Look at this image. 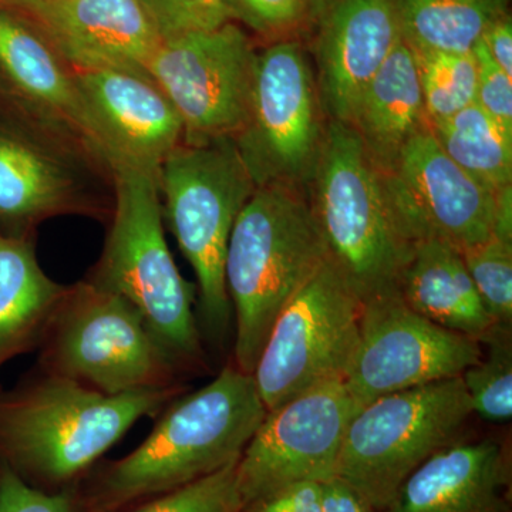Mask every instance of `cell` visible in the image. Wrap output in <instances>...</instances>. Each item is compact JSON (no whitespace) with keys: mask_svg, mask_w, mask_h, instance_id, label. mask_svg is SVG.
<instances>
[{"mask_svg":"<svg viewBox=\"0 0 512 512\" xmlns=\"http://www.w3.org/2000/svg\"><path fill=\"white\" fill-rule=\"evenodd\" d=\"M265 414L252 376L224 367L207 386L175 397L136 450L103 468L84 510L113 512L235 463Z\"/></svg>","mask_w":512,"mask_h":512,"instance_id":"obj_1","label":"cell"},{"mask_svg":"<svg viewBox=\"0 0 512 512\" xmlns=\"http://www.w3.org/2000/svg\"><path fill=\"white\" fill-rule=\"evenodd\" d=\"M183 393L174 386L113 396L39 372L15 389L0 387V461L26 483H66Z\"/></svg>","mask_w":512,"mask_h":512,"instance_id":"obj_2","label":"cell"},{"mask_svg":"<svg viewBox=\"0 0 512 512\" xmlns=\"http://www.w3.org/2000/svg\"><path fill=\"white\" fill-rule=\"evenodd\" d=\"M326 259L308 191L256 187L235 221L225 258L234 366L242 373L252 375L279 313Z\"/></svg>","mask_w":512,"mask_h":512,"instance_id":"obj_3","label":"cell"},{"mask_svg":"<svg viewBox=\"0 0 512 512\" xmlns=\"http://www.w3.org/2000/svg\"><path fill=\"white\" fill-rule=\"evenodd\" d=\"M308 197L326 258L359 301L399 293L414 244L394 214L382 171L349 124L328 119Z\"/></svg>","mask_w":512,"mask_h":512,"instance_id":"obj_4","label":"cell"},{"mask_svg":"<svg viewBox=\"0 0 512 512\" xmlns=\"http://www.w3.org/2000/svg\"><path fill=\"white\" fill-rule=\"evenodd\" d=\"M111 174L116 208L90 282L127 299L181 370L198 366L194 286L181 276L164 237L158 178L128 165L111 168Z\"/></svg>","mask_w":512,"mask_h":512,"instance_id":"obj_5","label":"cell"},{"mask_svg":"<svg viewBox=\"0 0 512 512\" xmlns=\"http://www.w3.org/2000/svg\"><path fill=\"white\" fill-rule=\"evenodd\" d=\"M40 372L106 394L180 386V366L123 296L82 282L66 288L39 346Z\"/></svg>","mask_w":512,"mask_h":512,"instance_id":"obj_6","label":"cell"},{"mask_svg":"<svg viewBox=\"0 0 512 512\" xmlns=\"http://www.w3.org/2000/svg\"><path fill=\"white\" fill-rule=\"evenodd\" d=\"M163 214L197 276L205 325L222 335L231 316L225 258L239 212L256 185L232 138L175 148L158 175Z\"/></svg>","mask_w":512,"mask_h":512,"instance_id":"obj_7","label":"cell"},{"mask_svg":"<svg viewBox=\"0 0 512 512\" xmlns=\"http://www.w3.org/2000/svg\"><path fill=\"white\" fill-rule=\"evenodd\" d=\"M473 414L461 377L377 397L350 420L335 477L380 511L417 467L460 441Z\"/></svg>","mask_w":512,"mask_h":512,"instance_id":"obj_8","label":"cell"},{"mask_svg":"<svg viewBox=\"0 0 512 512\" xmlns=\"http://www.w3.org/2000/svg\"><path fill=\"white\" fill-rule=\"evenodd\" d=\"M328 117L301 39L269 43L256 56L247 123L234 138L256 187L308 191L325 141Z\"/></svg>","mask_w":512,"mask_h":512,"instance_id":"obj_9","label":"cell"},{"mask_svg":"<svg viewBox=\"0 0 512 512\" xmlns=\"http://www.w3.org/2000/svg\"><path fill=\"white\" fill-rule=\"evenodd\" d=\"M362 308L326 259L279 313L252 372L266 412L319 384L345 379Z\"/></svg>","mask_w":512,"mask_h":512,"instance_id":"obj_10","label":"cell"},{"mask_svg":"<svg viewBox=\"0 0 512 512\" xmlns=\"http://www.w3.org/2000/svg\"><path fill=\"white\" fill-rule=\"evenodd\" d=\"M256 56L251 39L235 22L158 46L147 74L183 121V143L238 136L248 120Z\"/></svg>","mask_w":512,"mask_h":512,"instance_id":"obj_11","label":"cell"},{"mask_svg":"<svg viewBox=\"0 0 512 512\" xmlns=\"http://www.w3.org/2000/svg\"><path fill=\"white\" fill-rule=\"evenodd\" d=\"M360 407L345 382L335 380L268 410L237 463L242 511L288 485L335 477L343 437Z\"/></svg>","mask_w":512,"mask_h":512,"instance_id":"obj_12","label":"cell"},{"mask_svg":"<svg viewBox=\"0 0 512 512\" xmlns=\"http://www.w3.org/2000/svg\"><path fill=\"white\" fill-rule=\"evenodd\" d=\"M483 343L410 309L399 293L363 303L359 342L345 382L360 406L386 394L460 377Z\"/></svg>","mask_w":512,"mask_h":512,"instance_id":"obj_13","label":"cell"},{"mask_svg":"<svg viewBox=\"0 0 512 512\" xmlns=\"http://www.w3.org/2000/svg\"><path fill=\"white\" fill-rule=\"evenodd\" d=\"M382 173L394 214L413 244L440 241L464 251L493 235L501 194L448 158L429 120Z\"/></svg>","mask_w":512,"mask_h":512,"instance_id":"obj_14","label":"cell"},{"mask_svg":"<svg viewBox=\"0 0 512 512\" xmlns=\"http://www.w3.org/2000/svg\"><path fill=\"white\" fill-rule=\"evenodd\" d=\"M0 94L46 136L107 165L73 70L36 26L5 9H0Z\"/></svg>","mask_w":512,"mask_h":512,"instance_id":"obj_15","label":"cell"},{"mask_svg":"<svg viewBox=\"0 0 512 512\" xmlns=\"http://www.w3.org/2000/svg\"><path fill=\"white\" fill-rule=\"evenodd\" d=\"M107 153V167L128 165L158 178L183 143V121L146 74L99 69L73 72Z\"/></svg>","mask_w":512,"mask_h":512,"instance_id":"obj_16","label":"cell"},{"mask_svg":"<svg viewBox=\"0 0 512 512\" xmlns=\"http://www.w3.org/2000/svg\"><path fill=\"white\" fill-rule=\"evenodd\" d=\"M316 82L329 120L349 124L357 101L402 40L394 0H320Z\"/></svg>","mask_w":512,"mask_h":512,"instance_id":"obj_17","label":"cell"},{"mask_svg":"<svg viewBox=\"0 0 512 512\" xmlns=\"http://www.w3.org/2000/svg\"><path fill=\"white\" fill-rule=\"evenodd\" d=\"M20 8L73 72L148 76L147 64L163 43L138 0H43Z\"/></svg>","mask_w":512,"mask_h":512,"instance_id":"obj_18","label":"cell"},{"mask_svg":"<svg viewBox=\"0 0 512 512\" xmlns=\"http://www.w3.org/2000/svg\"><path fill=\"white\" fill-rule=\"evenodd\" d=\"M507 483L497 440L457 441L417 467L377 512H507Z\"/></svg>","mask_w":512,"mask_h":512,"instance_id":"obj_19","label":"cell"},{"mask_svg":"<svg viewBox=\"0 0 512 512\" xmlns=\"http://www.w3.org/2000/svg\"><path fill=\"white\" fill-rule=\"evenodd\" d=\"M77 174L72 161L50 141L0 127V224L5 235L26 232L45 218L73 211Z\"/></svg>","mask_w":512,"mask_h":512,"instance_id":"obj_20","label":"cell"},{"mask_svg":"<svg viewBox=\"0 0 512 512\" xmlns=\"http://www.w3.org/2000/svg\"><path fill=\"white\" fill-rule=\"evenodd\" d=\"M426 124L416 60L402 39L363 90L349 126L373 163L387 171L407 141Z\"/></svg>","mask_w":512,"mask_h":512,"instance_id":"obj_21","label":"cell"},{"mask_svg":"<svg viewBox=\"0 0 512 512\" xmlns=\"http://www.w3.org/2000/svg\"><path fill=\"white\" fill-rule=\"evenodd\" d=\"M399 296L424 318L471 338H483L495 325L480 301L463 254L446 242L414 244Z\"/></svg>","mask_w":512,"mask_h":512,"instance_id":"obj_22","label":"cell"},{"mask_svg":"<svg viewBox=\"0 0 512 512\" xmlns=\"http://www.w3.org/2000/svg\"><path fill=\"white\" fill-rule=\"evenodd\" d=\"M66 288L45 274L28 238L0 232V369L39 349Z\"/></svg>","mask_w":512,"mask_h":512,"instance_id":"obj_23","label":"cell"},{"mask_svg":"<svg viewBox=\"0 0 512 512\" xmlns=\"http://www.w3.org/2000/svg\"><path fill=\"white\" fill-rule=\"evenodd\" d=\"M511 0H394L400 35L414 52H473Z\"/></svg>","mask_w":512,"mask_h":512,"instance_id":"obj_24","label":"cell"},{"mask_svg":"<svg viewBox=\"0 0 512 512\" xmlns=\"http://www.w3.org/2000/svg\"><path fill=\"white\" fill-rule=\"evenodd\" d=\"M429 126L441 150L478 184L495 194L512 188V134L476 103Z\"/></svg>","mask_w":512,"mask_h":512,"instance_id":"obj_25","label":"cell"},{"mask_svg":"<svg viewBox=\"0 0 512 512\" xmlns=\"http://www.w3.org/2000/svg\"><path fill=\"white\" fill-rule=\"evenodd\" d=\"M483 356L461 375L473 413L494 424L512 417L511 326L494 325L480 339Z\"/></svg>","mask_w":512,"mask_h":512,"instance_id":"obj_26","label":"cell"},{"mask_svg":"<svg viewBox=\"0 0 512 512\" xmlns=\"http://www.w3.org/2000/svg\"><path fill=\"white\" fill-rule=\"evenodd\" d=\"M427 120L454 116L476 101L478 67L473 52H414Z\"/></svg>","mask_w":512,"mask_h":512,"instance_id":"obj_27","label":"cell"},{"mask_svg":"<svg viewBox=\"0 0 512 512\" xmlns=\"http://www.w3.org/2000/svg\"><path fill=\"white\" fill-rule=\"evenodd\" d=\"M480 301L495 325L512 322V238L491 235L461 251Z\"/></svg>","mask_w":512,"mask_h":512,"instance_id":"obj_28","label":"cell"},{"mask_svg":"<svg viewBox=\"0 0 512 512\" xmlns=\"http://www.w3.org/2000/svg\"><path fill=\"white\" fill-rule=\"evenodd\" d=\"M234 20L269 42L299 39L313 28L320 0H225Z\"/></svg>","mask_w":512,"mask_h":512,"instance_id":"obj_29","label":"cell"},{"mask_svg":"<svg viewBox=\"0 0 512 512\" xmlns=\"http://www.w3.org/2000/svg\"><path fill=\"white\" fill-rule=\"evenodd\" d=\"M237 463L165 493L136 512H242Z\"/></svg>","mask_w":512,"mask_h":512,"instance_id":"obj_30","label":"cell"},{"mask_svg":"<svg viewBox=\"0 0 512 512\" xmlns=\"http://www.w3.org/2000/svg\"><path fill=\"white\" fill-rule=\"evenodd\" d=\"M161 42L211 32L235 22L225 0H138Z\"/></svg>","mask_w":512,"mask_h":512,"instance_id":"obj_31","label":"cell"},{"mask_svg":"<svg viewBox=\"0 0 512 512\" xmlns=\"http://www.w3.org/2000/svg\"><path fill=\"white\" fill-rule=\"evenodd\" d=\"M0 512H86L70 491L50 494L26 483L0 461Z\"/></svg>","mask_w":512,"mask_h":512,"instance_id":"obj_32","label":"cell"},{"mask_svg":"<svg viewBox=\"0 0 512 512\" xmlns=\"http://www.w3.org/2000/svg\"><path fill=\"white\" fill-rule=\"evenodd\" d=\"M476 56L478 76L476 101L474 103L512 134V77L507 76L493 62L481 39L473 49Z\"/></svg>","mask_w":512,"mask_h":512,"instance_id":"obj_33","label":"cell"},{"mask_svg":"<svg viewBox=\"0 0 512 512\" xmlns=\"http://www.w3.org/2000/svg\"><path fill=\"white\" fill-rule=\"evenodd\" d=\"M242 512H322L320 483H298L266 495Z\"/></svg>","mask_w":512,"mask_h":512,"instance_id":"obj_34","label":"cell"},{"mask_svg":"<svg viewBox=\"0 0 512 512\" xmlns=\"http://www.w3.org/2000/svg\"><path fill=\"white\" fill-rule=\"evenodd\" d=\"M481 42L488 55L507 76L512 77V18L505 13L485 30Z\"/></svg>","mask_w":512,"mask_h":512,"instance_id":"obj_35","label":"cell"},{"mask_svg":"<svg viewBox=\"0 0 512 512\" xmlns=\"http://www.w3.org/2000/svg\"><path fill=\"white\" fill-rule=\"evenodd\" d=\"M322 512H372L365 501L338 477L320 484Z\"/></svg>","mask_w":512,"mask_h":512,"instance_id":"obj_36","label":"cell"},{"mask_svg":"<svg viewBox=\"0 0 512 512\" xmlns=\"http://www.w3.org/2000/svg\"><path fill=\"white\" fill-rule=\"evenodd\" d=\"M9 2L15 3L18 6L29 5V3L43 2V0H9Z\"/></svg>","mask_w":512,"mask_h":512,"instance_id":"obj_37","label":"cell"},{"mask_svg":"<svg viewBox=\"0 0 512 512\" xmlns=\"http://www.w3.org/2000/svg\"><path fill=\"white\" fill-rule=\"evenodd\" d=\"M2 2H3V0H0V3H2Z\"/></svg>","mask_w":512,"mask_h":512,"instance_id":"obj_38","label":"cell"}]
</instances>
